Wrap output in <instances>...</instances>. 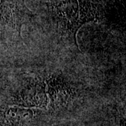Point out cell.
I'll list each match as a JSON object with an SVG mask.
<instances>
[{"label": "cell", "mask_w": 126, "mask_h": 126, "mask_svg": "<svg viewBox=\"0 0 126 126\" xmlns=\"http://www.w3.org/2000/svg\"><path fill=\"white\" fill-rule=\"evenodd\" d=\"M48 7L61 35L79 50L78 31L101 17L100 9L93 0H49Z\"/></svg>", "instance_id": "6da1fadb"}, {"label": "cell", "mask_w": 126, "mask_h": 126, "mask_svg": "<svg viewBox=\"0 0 126 126\" xmlns=\"http://www.w3.org/2000/svg\"><path fill=\"white\" fill-rule=\"evenodd\" d=\"M9 104L34 109H48V99L43 79H32L20 86L12 96Z\"/></svg>", "instance_id": "7a4b0ae2"}, {"label": "cell", "mask_w": 126, "mask_h": 126, "mask_svg": "<svg viewBox=\"0 0 126 126\" xmlns=\"http://www.w3.org/2000/svg\"><path fill=\"white\" fill-rule=\"evenodd\" d=\"M48 99V109L57 110L67 107L76 95V88L60 74H53L44 78Z\"/></svg>", "instance_id": "3957f363"}, {"label": "cell", "mask_w": 126, "mask_h": 126, "mask_svg": "<svg viewBox=\"0 0 126 126\" xmlns=\"http://www.w3.org/2000/svg\"><path fill=\"white\" fill-rule=\"evenodd\" d=\"M30 11L25 0H1L0 30H8L21 39V29Z\"/></svg>", "instance_id": "277c9868"}, {"label": "cell", "mask_w": 126, "mask_h": 126, "mask_svg": "<svg viewBox=\"0 0 126 126\" xmlns=\"http://www.w3.org/2000/svg\"><path fill=\"white\" fill-rule=\"evenodd\" d=\"M38 110L14 104L0 106V126H26L36 116Z\"/></svg>", "instance_id": "5b68a950"}]
</instances>
